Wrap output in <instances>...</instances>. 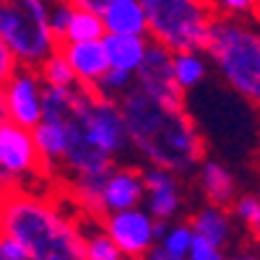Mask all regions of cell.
Returning a JSON list of instances; mask_svg holds the SVG:
<instances>
[{
  "label": "cell",
  "instance_id": "cell-1",
  "mask_svg": "<svg viewBox=\"0 0 260 260\" xmlns=\"http://www.w3.org/2000/svg\"><path fill=\"white\" fill-rule=\"evenodd\" d=\"M117 104L125 120L127 146L141 164L187 177L206 156V138L185 102H161L133 86L117 99Z\"/></svg>",
  "mask_w": 260,
  "mask_h": 260
},
{
  "label": "cell",
  "instance_id": "cell-2",
  "mask_svg": "<svg viewBox=\"0 0 260 260\" xmlns=\"http://www.w3.org/2000/svg\"><path fill=\"white\" fill-rule=\"evenodd\" d=\"M0 234L18 240L29 260H83L81 213L55 187L0 192Z\"/></svg>",
  "mask_w": 260,
  "mask_h": 260
},
{
  "label": "cell",
  "instance_id": "cell-3",
  "mask_svg": "<svg viewBox=\"0 0 260 260\" xmlns=\"http://www.w3.org/2000/svg\"><path fill=\"white\" fill-rule=\"evenodd\" d=\"M203 52L229 89L260 110V21L213 16Z\"/></svg>",
  "mask_w": 260,
  "mask_h": 260
},
{
  "label": "cell",
  "instance_id": "cell-4",
  "mask_svg": "<svg viewBox=\"0 0 260 260\" xmlns=\"http://www.w3.org/2000/svg\"><path fill=\"white\" fill-rule=\"evenodd\" d=\"M148 39L169 52L203 50L213 11L208 0H141Z\"/></svg>",
  "mask_w": 260,
  "mask_h": 260
},
{
  "label": "cell",
  "instance_id": "cell-5",
  "mask_svg": "<svg viewBox=\"0 0 260 260\" xmlns=\"http://www.w3.org/2000/svg\"><path fill=\"white\" fill-rule=\"evenodd\" d=\"M52 0H0V37L18 65L37 68L57 50L50 29Z\"/></svg>",
  "mask_w": 260,
  "mask_h": 260
},
{
  "label": "cell",
  "instance_id": "cell-6",
  "mask_svg": "<svg viewBox=\"0 0 260 260\" xmlns=\"http://www.w3.org/2000/svg\"><path fill=\"white\" fill-rule=\"evenodd\" d=\"M0 177L11 187H50L29 127L11 120L0 122Z\"/></svg>",
  "mask_w": 260,
  "mask_h": 260
},
{
  "label": "cell",
  "instance_id": "cell-7",
  "mask_svg": "<svg viewBox=\"0 0 260 260\" xmlns=\"http://www.w3.org/2000/svg\"><path fill=\"white\" fill-rule=\"evenodd\" d=\"M102 226L127 260H141L159 242L164 221H156L143 206H136V208L107 213L102 219Z\"/></svg>",
  "mask_w": 260,
  "mask_h": 260
},
{
  "label": "cell",
  "instance_id": "cell-8",
  "mask_svg": "<svg viewBox=\"0 0 260 260\" xmlns=\"http://www.w3.org/2000/svg\"><path fill=\"white\" fill-rule=\"evenodd\" d=\"M6 107V117L21 127H34L45 112V83H42L37 68L18 65L13 76L0 89Z\"/></svg>",
  "mask_w": 260,
  "mask_h": 260
},
{
  "label": "cell",
  "instance_id": "cell-9",
  "mask_svg": "<svg viewBox=\"0 0 260 260\" xmlns=\"http://www.w3.org/2000/svg\"><path fill=\"white\" fill-rule=\"evenodd\" d=\"M143 175V208L154 216L156 221H177V216L185 208V187L182 177L161 167H141Z\"/></svg>",
  "mask_w": 260,
  "mask_h": 260
},
{
  "label": "cell",
  "instance_id": "cell-10",
  "mask_svg": "<svg viewBox=\"0 0 260 260\" xmlns=\"http://www.w3.org/2000/svg\"><path fill=\"white\" fill-rule=\"evenodd\" d=\"M136 86L148 96L182 104L185 94L175 81V71H172V52L156 42H148V50L143 55V62L136 71Z\"/></svg>",
  "mask_w": 260,
  "mask_h": 260
},
{
  "label": "cell",
  "instance_id": "cell-11",
  "mask_svg": "<svg viewBox=\"0 0 260 260\" xmlns=\"http://www.w3.org/2000/svg\"><path fill=\"white\" fill-rule=\"evenodd\" d=\"M50 29L57 39V45H65V42H91V39L104 37V26L96 11L71 6L65 0H52Z\"/></svg>",
  "mask_w": 260,
  "mask_h": 260
},
{
  "label": "cell",
  "instance_id": "cell-12",
  "mask_svg": "<svg viewBox=\"0 0 260 260\" xmlns=\"http://www.w3.org/2000/svg\"><path fill=\"white\" fill-rule=\"evenodd\" d=\"M143 203V175L141 167L112 164L102 177V211L115 213L125 208H136Z\"/></svg>",
  "mask_w": 260,
  "mask_h": 260
},
{
  "label": "cell",
  "instance_id": "cell-13",
  "mask_svg": "<svg viewBox=\"0 0 260 260\" xmlns=\"http://www.w3.org/2000/svg\"><path fill=\"white\" fill-rule=\"evenodd\" d=\"M57 52L65 57V62L71 65V71L76 76V83L81 86V89H91L94 91L96 83L102 81V76L110 71L102 39L65 42V45H57Z\"/></svg>",
  "mask_w": 260,
  "mask_h": 260
},
{
  "label": "cell",
  "instance_id": "cell-14",
  "mask_svg": "<svg viewBox=\"0 0 260 260\" xmlns=\"http://www.w3.org/2000/svg\"><path fill=\"white\" fill-rule=\"evenodd\" d=\"M195 172V185H198V192L206 203L213 206H232V201L240 195V185H237L234 172L219 161V159H211L203 156L201 164L192 169Z\"/></svg>",
  "mask_w": 260,
  "mask_h": 260
},
{
  "label": "cell",
  "instance_id": "cell-15",
  "mask_svg": "<svg viewBox=\"0 0 260 260\" xmlns=\"http://www.w3.org/2000/svg\"><path fill=\"white\" fill-rule=\"evenodd\" d=\"M192 234L198 237V240H206L216 247H229L237 237V221L232 219V211L226 206H213V203H203L198 206L190 219H187Z\"/></svg>",
  "mask_w": 260,
  "mask_h": 260
},
{
  "label": "cell",
  "instance_id": "cell-16",
  "mask_svg": "<svg viewBox=\"0 0 260 260\" xmlns=\"http://www.w3.org/2000/svg\"><path fill=\"white\" fill-rule=\"evenodd\" d=\"M104 34H125V37H148L146 13L141 0H107L99 8Z\"/></svg>",
  "mask_w": 260,
  "mask_h": 260
},
{
  "label": "cell",
  "instance_id": "cell-17",
  "mask_svg": "<svg viewBox=\"0 0 260 260\" xmlns=\"http://www.w3.org/2000/svg\"><path fill=\"white\" fill-rule=\"evenodd\" d=\"M148 37H125V34H104L102 45L107 55V65L112 71L133 73L138 71V65L143 62V55L148 50Z\"/></svg>",
  "mask_w": 260,
  "mask_h": 260
},
{
  "label": "cell",
  "instance_id": "cell-18",
  "mask_svg": "<svg viewBox=\"0 0 260 260\" xmlns=\"http://www.w3.org/2000/svg\"><path fill=\"white\" fill-rule=\"evenodd\" d=\"M81 247L83 260H127L112 242V237L104 232L102 221L86 219V216H81Z\"/></svg>",
  "mask_w": 260,
  "mask_h": 260
},
{
  "label": "cell",
  "instance_id": "cell-19",
  "mask_svg": "<svg viewBox=\"0 0 260 260\" xmlns=\"http://www.w3.org/2000/svg\"><path fill=\"white\" fill-rule=\"evenodd\" d=\"M172 71L175 81L182 89V94L192 91L201 86L208 76V57L203 50H185V52H172Z\"/></svg>",
  "mask_w": 260,
  "mask_h": 260
},
{
  "label": "cell",
  "instance_id": "cell-20",
  "mask_svg": "<svg viewBox=\"0 0 260 260\" xmlns=\"http://www.w3.org/2000/svg\"><path fill=\"white\" fill-rule=\"evenodd\" d=\"M37 73H39L42 83H45L47 89H73V86H78L71 65L65 62V57L57 50L37 65Z\"/></svg>",
  "mask_w": 260,
  "mask_h": 260
},
{
  "label": "cell",
  "instance_id": "cell-21",
  "mask_svg": "<svg viewBox=\"0 0 260 260\" xmlns=\"http://www.w3.org/2000/svg\"><path fill=\"white\" fill-rule=\"evenodd\" d=\"M192 240H195V234H192V229H190L187 221H169V224H164L156 245L164 247L172 255H177V257H185L190 252Z\"/></svg>",
  "mask_w": 260,
  "mask_h": 260
},
{
  "label": "cell",
  "instance_id": "cell-22",
  "mask_svg": "<svg viewBox=\"0 0 260 260\" xmlns=\"http://www.w3.org/2000/svg\"><path fill=\"white\" fill-rule=\"evenodd\" d=\"M136 86V76L133 73H122V71H107L102 76V81L96 83V94L102 96H110V99H120L122 94H127L130 89Z\"/></svg>",
  "mask_w": 260,
  "mask_h": 260
},
{
  "label": "cell",
  "instance_id": "cell-23",
  "mask_svg": "<svg viewBox=\"0 0 260 260\" xmlns=\"http://www.w3.org/2000/svg\"><path fill=\"white\" fill-rule=\"evenodd\" d=\"M208 6L216 16H229V18L260 16V0H208Z\"/></svg>",
  "mask_w": 260,
  "mask_h": 260
},
{
  "label": "cell",
  "instance_id": "cell-24",
  "mask_svg": "<svg viewBox=\"0 0 260 260\" xmlns=\"http://www.w3.org/2000/svg\"><path fill=\"white\" fill-rule=\"evenodd\" d=\"M232 219L240 221L245 229H255L257 219H260V206H257V195H237L229 206Z\"/></svg>",
  "mask_w": 260,
  "mask_h": 260
},
{
  "label": "cell",
  "instance_id": "cell-25",
  "mask_svg": "<svg viewBox=\"0 0 260 260\" xmlns=\"http://www.w3.org/2000/svg\"><path fill=\"white\" fill-rule=\"evenodd\" d=\"M185 260H229V255H226L224 247H216V245L195 237L192 245H190V252L185 255Z\"/></svg>",
  "mask_w": 260,
  "mask_h": 260
},
{
  "label": "cell",
  "instance_id": "cell-26",
  "mask_svg": "<svg viewBox=\"0 0 260 260\" xmlns=\"http://www.w3.org/2000/svg\"><path fill=\"white\" fill-rule=\"evenodd\" d=\"M0 257L3 260H29V252L24 250V245L18 240H13L8 234H0Z\"/></svg>",
  "mask_w": 260,
  "mask_h": 260
},
{
  "label": "cell",
  "instance_id": "cell-27",
  "mask_svg": "<svg viewBox=\"0 0 260 260\" xmlns=\"http://www.w3.org/2000/svg\"><path fill=\"white\" fill-rule=\"evenodd\" d=\"M16 68H18V62H16L13 52L8 50V45L3 42V37H0V89H3V83L13 76Z\"/></svg>",
  "mask_w": 260,
  "mask_h": 260
},
{
  "label": "cell",
  "instance_id": "cell-28",
  "mask_svg": "<svg viewBox=\"0 0 260 260\" xmlns=\"http://www.w3.org/2000/svg\"><path fill=\"white\" fill-rule=\"evenodd\" d=\"M141 260H185V257H177V255H172V252H167L164 247H159V245H154L151 247Z\"/></svg>",
  "mask_w": 260,
  "mask_h": 260
},
{
  "label": "cell",
  "instance_id": "cell-29",
  "mask_svg": "<svg viewBox=\"0 0 260 260\" xmlns=\"http://www.w3.org/2000/svg\"><path fill=\"white\" fill-rule=\"evenodd\" d=\"M65 3H71V6H78V8H89V11H96L107 3V0H65Z\"/></svg>",
  "mask_w": 260,
  "mask_h": 260
},
{
  "label": "cell",
  "instance_id": "cell-30",
  "mask_svg": "<svg viewBox=\"0 0 260 260\" xmlns=\"http://www.w3.org/2000/svg\"><path fill=\"white\" fill-rule=\"evenodd\" d=\"M229 260H260V252L257 250H242V252L232 255Z\"/></svg>",
  "mask_w": 260,
  "mask_h": 260
},
{
  "label": "cell",
  "instance_id": "cell-31",
  "mask_svg": "<svg viewBox=\"0 0 260 260\" xmlns=\"http://www.w3.org/2000/svg\"><path fill=\"white\" fill-rule=\"evenodd\" d=\"M257 206H260V195H257ZM252 234H255V240H257V245H260V219H257V224H255V229H250Z\"/></svg>",
  "mask_w": 260,
  "mask_h": 260
},
{
  "label": "cell",
  "instance_id": "cell-32",
  "mask_svg": "<svg viewBox=\"0 0 260 260\" xmlns=\"http://www.w3.org/2000/svg\"><path fill=\"white\" fill-rule=\"evenodd\" d=\"M3 120H8V117H6V107H3V96H0V122H3Z\"/></svg>",
  "mask_w": 260,
  "mask_h": 260
},
{
  "label": "cell",
  "instance_id": "cell-33",
  "mask_svg": "<svg viewBox=\"0 0 260 260\" xmlns=\"http://www.w3.org/2000/svg\"><path fill=\"white\" fill-rule=\"evenodd\" d=\"M6 190V182H3V177H0V192H3Z\"/></svg>",
  "mask_w": 260,
  "mask_h": 260
},
{
  "label": "cell",
  "instance_id": "cell-34",
  "mask_svg": "<svg viewBox=\"0 0 260 260\" xmlns=\"http://www.w3.org/2000/svg\"><path fill=\"white\" fill-rule=\"evenodd\" d=\"M0 260H3V257H0Z\"/></svg>",
  "mask_w": 260,
  "mask_h": 260
}]
</instances>
